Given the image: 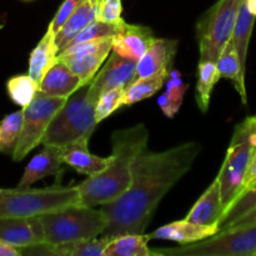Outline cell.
<instances>
[{
  "mask_svg": "<svg viewBox=\"0 0 256 256\" xmlns=\"http://www.w3.org/2000/svg\"><path fill=\"white\" fill-rule=\"evenodd\" d=\"M200 152L202 145L195 142L164 152L142 150L132 164L129 189L100 208L108 220L102 235L144 234L159 202L192 169Z\"/></svg>",
  "mask_w": 256,
  "mask_h": 256,
  "instance_id": "obj_1",
  "label": "cell"
},
{
  "mask_svg": "<svg viewBox=\"0 0 256 256\" xmlns=\"http://www.w3.org/2000/svg\"><path fill=\"white\" fill-rule=\"evenodd\" d=\"M149 130L144 124L116 130L112 135V162L100 174L78 185L80 204L102 206L122 196L132 184V164L148 148Z\"/></svg>",
  "mask_w": 256,
  "mask_h": 256,
  "instance_id": "obj_2",
  "label": "cell"
},
{
  "mask_svg": "<svg viewBox=\"0 0 256 256\" xmlns=\"http://www.w3.org/2000/svg\"><path fill=\"white\" fill-rule=\"evenodd\" d=\"M256 159V115L236 125L226 156L218 174L225 210L244 190L252 165Z\"/></svg>",
  "mask_w": 256,
  "mask_h": 256,
  "instance_id": "obj_3",
  "label": "cell"
},
{
  "mask_svg": "<svg viewBox=\"0 0 256 256\" xmlns=\"http://www.w3.org/2000/svg\"><path fill=\"white\" fill-rule=\"evenodd\" d=\"M76 204H80L78 185H55L44 189L0 188V218L40 216Z\"/></svg>",
  "mask_w": 256,
  "mask_h": 256,
  "instance_id": "obj_4",
  "label": "cell"
},
{
  "mask_svg": "<svg viewBox=\"0 0 256 256\" xmlns=\"http://www.w3.org/2000/svg\"><path fill=\"white\" fill-rule=\"evenodd\" d=\"M89 85L90 82L82 85L68 98L50 122L42 145L64 148L79 140L90 139L99 122L95 116V104L88 96Z\"/></svg>",
  "mask_w": 256,
  "mask_h": 256,
  "instance_id": "obj_5",
  "label": "cell"
},
{
  "mask_svg": "<svg viewBox=\"0 0 256 256\" xmlns=\"http://www.w3.org/2000/svg\"><path fill=\"white\" fill-rule=\"evenodd\" d=\"M45 242L50 245L74 240L92 239L102 235L108 220L102 209L76 204L40 215Z\"/></svg>",
  "mask_w": 256,
  "mask_h": 256,
  "instance_id": "obj_6",
  "label": "cell"
},
{
  "mask_svg": "<svg viewBox=\"0 0 256 256\" xmlns=\"http://www.w3.org/2000/svg\"><path fill=\"white\" fill-rule=\"evenodd\" d=\"M256 256V224L232 228L182 246L154 250V256Z\"/></svg>",
  "mask_w": 256,
  "mask_h": 256,
  "instance_id": "obj_7",
  "label": "cell"
},
{
  "mask_svg": "<svg viewBox=\"0 0 256 256\" xmlns=\"http://www.w3.org/2000/svg\"><path fill=\"white\" fill-rule=\"evenodd\" d=\"M244 0H218L198 22L200 60L215 62L232 40L240 6Z\"/></svg>",
  "mask_w": 256,
  "mask_h": 256,
  "instance_id": "obj_8",
  "label": "cell"
},
{
  "mask_svg": "<svg viewBox=\"0 0 256 256\" xmlns=\"http://www.w3.org/2000/svg\"><path fill=\"white\" fill-rule=\"evenodd\" d=\"M65 98L48 96L42 92H38L35 99L24 108V119L20 132L19 142L12 152V160L20 162L24 159L34 148L42 144V138L54 119L55 114L65 104Z\"/></svg>",
  "mask_w": 256,
  "mask_h": 256,
  "instance_id": "obj_9",
  "label": "cell"
},
{
  "mask_svg": "<svg viewBox=\"0 0 256 256\" xmlns=\"http://www.w3.org/2000/svg\"><path fill=\"white\" fill-rule=\"evenodd\" d=\"M112 50V38H102L70 45L58 54L75 75L89 84Z\"/></svg>",
  "mask_w": 256,
  "mask_h": 256,
  "instance_id": "obj_10",
  "label": "cell"
},
{
  "mask_svg": "<svg viewBox=\"0 0 256 256\" xmlns=\"http://www.w3.org/2000/svg\"><path fill=\"white\" fill-rule=\"evenodd\" d=\"M136 62L135 60L120 56L112 52L90 82L88 96L94 104L105 92L112 89H126L136 78Z\"/></svg>",
  "mask_w": 256,
  "mask_h": 256,
  "instance_id": "obj_11",
  "label": "cell"
},
{
  "mask_svg": "<svg viewBox=\"0 0 256 256\" xmlns=\"http://www.w3.org/2000/svg\"><path fill=\"white\" fill-rule=\"evenodd\" d=\"M0 240L19 249L44 244L45 232L39 216L0 218Z\"/></svg>",
  "mask_w": 256,
  "mask_h": 256,
  "instance_id": "obj_12",
  "label": "cell"
},
{
  "mask_svg": "<svg viewBox=\"0 0 256 256\" xmlns=\"http://www.w3.org/2000/svg\"><path fill=\"white\" fill-rule=\"evenodd\" d=\"M112 236L102 235V238L74 240L50 245L48 242L20 249L22 255H46V256H102L108 242Z\"/></svg>",
  "mask_w": 256,
  "mask_h": 256,
  "instance_id": "obj_13",
  "label": "cell"
},
{
  "mask_svg": "<svg viewBox=\"0 0 256 256\" xmlns=\"http://www.w3.org/2000/svg\"><path fill=\"white\" fill-rule=\"evenodd\" d=\"M154 39L155 36L150 28L126 22L124 28L112 36V52L122 58L139 62Z\"/></svg>",
  "mask_w": 256,
  "mask_h": 256,
  "instance_id": "obj_14",
  "label": "cell"
},
{
  "mask_svg": "<svg viewBox=\"0 0 256 256\" xmlns=\"http://www.w3.org/2000/svg\"><path fill=\"white\" fill-rule=\"evenodd\" d=\"M62 164L65 162L62 160V148L44 145L42 152H38L26 165L18 188H30V185L49 175L59 176L64 172Z\"/></svg>",
  "mask_w": 256,
  "mask_h": 256,
  "instance_id": "obj_15",
  "label": "cell"
},
{
  "mask_svg": "<svg viewBox=\"0 0 256 256\" xmlns=\"http://www.w3.org/2000/svg\"><path fill=\"white\" fill-rule=\"evenodd\" d=\"M178 50V40L155 38L142 59L136 62V78L150 76L172 70V62Z\"/></svg>",
  "mask_w": 256,
  "mask_h": 256,
  "instance_id": "obj_16",
  "label": "cell"
},
{
  "mask_svg": "<svg viewBox=\"0 0 256 256\" xmlns=\"http://www.w3.org/2000/svg\"><path fill=\"white\" fill-rule=\"evenodd\" d=\"M82 85H85V82L75 75L64 62L58 59L40 80L39 92L48 96L68 99Z\"/></svg>",
  "mask_w": 256,
  "mask_h": 256,
  "instance_id": "obj_17",
  "label": "cell"
},
{
  "mask_svg": "<svg viewBox=\"0 0 256 256\" xmlns=\"http://www.w3.org/2000/svg\"><path fill=\"white\" fill-rule=\"evenodd\" d=\"M225 206L222 204V186L219 179H215L212 184L205 190L192 208L185 220L200 225H215L219 226L222 216H224Z\"/></svg>",
  "mask_w": 256,
  "mask_h": 256,
  "instance_id": "obj_18",
  "label": "cell"
},
{
  "mask_svg": "<svg viewBox=\"0 0 256 256\" xmlns=\"http://www.w3.org/2000/svg\"><path fill=\"white\" fill-rule=\"evenodd\" d=\"M218 232H219V226L195 224L184 219L162 225L159 229L149 234V238L150 240H169V242H176L179 244H192V242L208 239Z\"/></svg>",
  "mask_w": 256,
  "mask_h": 256,
  "instance_id": "obj_19",
  "label": "cell"
},
{
  "mask_svg": "<svg viewBox=\"0 0 256 256\" xmlns=\"http://www.w3.org/2000/svg\"><path fill=\"white\" fill-rule=\"evenodd\" d=\"M89 139H82L62 148V160L80 174L94 176L109 166L112 155L108 158L98 156L89 152Z\"/></svg>",
  "mask_w": 256,
  "mask_h": 256,
  "instance_id": "obj_20",
  "label": "cell"
},
{
  "mask_svg": "<svg viewBox=\"0 0 256 256\" xmlns=\"http://www.w3.org/2000/svg\"><path fill=\"white\" fill-rule=\"evenodd\" d=\"M98 0H84L72 16L64 22L62 29L55 34L58 52H62L70 42L95 19H98Z\"/></svg>",
  "mask_w": 256,
  "mask_h": 256,
  "instance_id": "obj_21",
  "label": "cell"
},
{
  "mask_svg": "<svg viewBox=\"0 0 256 256\" xmlns=\"http://www.w3.org/2000/svg\"><path fill=\"white\" fill-rule=\"evenodd\" d=\"M58 46L55 42V32L50 28L42 38L34 50L32 52L29 58V72L28 74L35 80L40 82L45 72L55 64L58 60Z\"/></svg>",
  "mask_w": 256,
  "mask_h": 256,
  "instance_id": "obj_22",
  "label": "cell"
},
{
  "mask_svg": "<svg viewBox=\"0 0 256 256\" xmlns=\"http://www.w3.org/2000/svg\"><path fill=\"white\" fill-rule=\"evenodd\" d=\"M218 69H219L222 78L232 80L235 89L239 92L242 102L246 105L248 94L246 88H245V74L242 70V64H240L239 55L235 50L234 44L230 40L224 46L222 52H220L219 59L216 60Z\"/></svg>",
  "mask_w": 256,
  "mask_h": 256,
  "instance_id": "obj_23",
  "label": "cell"
},
{
  "mask_svg": "<svg viewBox=\"0 0 256 256\" xmlns=\"http://www.w3.org/2000/svg\"><path fill=\"white\" fill-rule=\"evenodd\" d=\"M149 235L122 234L112 236L108 242L102 256H154L149 249Z\"/></svg>",
  "mask_w": 256,
  "mask_h": 256,
  "instance_id": "obj_24",
  "label": "cell"
},
{
  "mask_svg": "<svg viewBox=\"0 0 256 256\" xmlns=\"http://www.w3.org/2000/svg\"><path fill=\"white\" fill-rule=\"evenodd\" d=\"M170 72H158V74L150 75V76L138 78L134 82L129 85L124 90V96H122V106H130V105L139 102L142 100L152 98L156 94L162 85L169 79Z\"/></svg>",
  "mask_w": 256,
  "mask_h": 256,
  "instance_id": "obj_25",
  "label": "cell"
},
{
  "mask_svg": "<svg viewBox=\"0 0 256 256\" xmlns=\"http://www.w3.org/2000/svg\"><path fill=\"white\" fill-rule=\"evenodd\" d=\"M256 16L252 14L248 9L245 0L240 6L239 15H238L236 24H235L234 32H232V42L234 44L235 50L239 55L240 64H242V70L245 74L246 72V59H248V50H249V42L252 39V29H254Z\"/></svg>",
  "mask_w": 256,
  "mask_h": 256,
  "instance_id": "obj_26",
  "label": "cell"
},
{
  "mask_svg": "<svg viewBox=\"0 0 256 256\" xmlns=\"http://www.w3.org/2000/svg\"><path fill=\"white\" fill-rule=\"evenodd\" d=\"M222 75L215 62L200 60L198 65V82H196V104L202 112H206L209 109L212 92L216 82H219Z\"/></svg>",
  "mask_w": 256,
  "mask_h": 256,
  "instance_id": "obj_27",
  "label": "cell"
},
{
  "mask_svg": "<svg viewBox=\"0 0 256 256\" xmlns=\"http://www.w3.org/2000/svg\"><path fill=\"white\" fill-rule=\"evenodd\" d=\"M188 88H189V85L182 82V74L178 70H170L169 79L166 82V90L158 99V104H159L160 109L164 112L165 116L172 119L178 114Z\"/></svg>",
  "mask_w": 256,
  "mask_h": 256,
  "instance_id": "obj_28",
  "label": "cell"
},
{
  "mask_svg": "<svg viewBox=\"0 0 256 256\" xmlns=\"http://www.w3.org/2000/svg\"><path fill=\"white\" fill-rule=\"evenodd\" d=\"M6 92L12 102L24 109L39 92V82L29 74L15 75L6 82Z\"/></svg>",
  "mask_w": 256,
  "mask_h": 256,
  "instance_id": "obj_29",
  "label": "cell"
},
{
  "mask_svg": "<svg viewBox=\"0 0 256 256\" xmlns=\"http://www.w3.org/2000/svg\"><path fill=\"white\" fill-rule=\"evenodd\" d=\"M24 110L8 114L0 120V152L12 155L22 128Z\"/></svg>",
  "mask_w": 256,
  "mask_h": 256,
  "instance_id": "obj_30",
  "label": "cell"
},
{
  "mask_svg": "<svg viewBox=\"0 0 256 256\" xmlns=\"http://www.w3.org/2000/svg\"><path fill=\"white\" fill-rule=\"evenodd\" d=\"M256 208V182L242 192L236 200L225 210L224 216L219 224V232H224L239 218Z\"/></svg>",
  "mask_w": 256,
  "mask_h": 256,
  "instance_id": "obj_31",
  "label": "cell"
},
{
  "mask_svg": "<svg viewBox=\"0 0 256 256\" xmlns=\"http://www.w3.org/2000/svg\"><path fill=\"white\" fill-rule=\"evenodd\" d=\"M125 24H126L125 20L122 22H102V20L99 19H95L94 22H90L82 32H80L79 34L68 44V46L78 44V42H89V40L102 39V38H112L124 28ZM66 48H65V49H66Z\"/></svg>",
  "mask_w": 256,
  "mask_h": 256,
  "instance_id": "obj_32",
  "label": "cell"
},
{
  "mask_svg": "<svg viewBox=\"0 0 256 256\" xmlns=\"http://www.w3.org/2000/svg\"><path fill=\"white\" fill-rule=\"evenodd\" d=\"M125 89H112L105 92L95 104V116L98 122H102L112 114L115 110L122 106V96Z\"/></svg>",
  "mask_w": 256,
  "mask_h": 256,
  "instance_id": "obj_33",
  "label": "cell"
},
{
  "mask_svg": "<svg viewBox=\"0 0 256 256\" xmlns=\"http://www.w3.org/2000/svg\"><path fill=\"white\" fill-rule=\"evenodd\" d=\"M122 0H102L98 8V19L108 22H122Z\"/></svg>",
  "mask_w": 256,
  "mask_h": 256,
  "instance_id": "obj_34",
  "label": "cell"
},
{
  "mask_svg": "<svg viewBox=\"0 0 256 256\" xmlns=\"http://www.w3.org/2000/svg\"><path fill=\"white\" fill-rule=\"evenodd\" d=\"M82 2H84V0H64L62 4L60 5L59 9H58L54 19H52V22L49 24L50 29L56 34V32L62 29L64 22L72 16V12L79 8V5L82 4Z\"/></svg>",
  "mask_w": 256,
  "mask_h": 256,
  "instance_id": "obj_35",
  "label": "cell"
},
{
  "mask_svg": "<svg viewBox=\"0 0 256 256\" xmlns=\"http://www.w3.org/2000/svg\"><path fill=\"white\" fill-rule=\"evenodd\" d=\"M256 224V208L252 210H250L249 212H246L245 215H242V218L236 220V222H232L226 230L232 229V228H240V226H246V225H252Z\"/></svg>",
  "mask_w": 256,
  "mask_h": 256,
  "instance_id": "obj_36",
  "label": "cell"
},
{
  "mask_svg": "<svg viewBox=\"0 0 256 256\" xmlns=\"http://www.w3.org/2000/svg\"><path fill=\"white\" fill-rule=\"evenodd\" d=\"M0 256H22V252L19 248L12 246L4 240H0Z\"/></svg>",
  "mask_w": 256,
  "mask_h": 256,
  "instance_id": "obj_37",
  "label": "cell"
},
{
  "mask_svg": "<svg viewBox=\"0 0 256 256\" xmlns=\"http://www.w3.org/2000/svg\"><path fill=\"white\" fill-rule=\"evenodd\" d=\"M255 182H256V160L254 162V164L252 165V168H250L249 174H248L246 179H245V185H244V190H242V192H245V190L249 189L250 186H252Z\"/></svg>",
  "mask_w": 256,
  "mask_h": 256,
  "instance_id": "obj_38",
  "label": "cell"
},
{
  "mask_svg": "<svg viewBox=\"0 0 256 256\" xmlns=\"http://www.w3.org/2000/svg\"><path fill=\"white\" fill-rule=\"evenodd\" d=\"M245 4H246L249 12L256 16V0H245Z\"/></svg>",
  "mask_w": 256,
  "mask_h": 256,
  "instance_id": "obj_39",
  "label": "cell"
},
{
  "mask_svg": "<svg viewBox=\"0 0 256 256\" xmlns=\"http://www.w3.org/2000/svg\"><path fill=\"white\" fill-rule=\"evenodd\" d=\"M102 2V0H98V4L100 5V2Z\"/></svg>",
  "mask_w": 256,
  "mask_h": 256,
  "instance_id": "obj_40",
  "label": "cell"
},
{
  "mask_svg": "<svg viewBox=\"0 0 256 256\" xmlns=\"http://www.w3.org/2000/svg\"><path fill=\"white\" fill-rule=\"evenodd\" d=\"M24 2H32V0H24Z\"/></svg>",
  "mask_w": 256,
  "mask_h": 256,
  "instance_id": "obj_41",
  "label": "cell"
},
{
  "mask_svg": "<svg viewBox=\"0 0 256 256\" xmlns=\"http://www.w3.org/2000/svg\"><path fill=\"white\" fill-rule=\"evenodd\" d=\"M255 160H256V159H255Z\"/></svg>",
  "mask_w": 256,
  "mask_h": 256,
  "instance_id": "obj_42",
  "label": "cell"
}]
</instances>
